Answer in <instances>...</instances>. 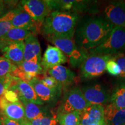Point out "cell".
<instances>
[{"instance_id": "6da1fadb", "label": "cell", "mask_w": 125, "mask_h": 125, "mask_svg": "<svg viewBox=\"0 0 125 125\" xmlns=\"http://www.w3.org/2000/svg\"><path fill=\"white\" fill-rule=\"evenodd\" d=\"M75 43L79 48L90 50L104 43L115 27L104 18L95 16L78 23Z\"/></svg>"}, {"instance_id": "7a4b0ae2", "label": "cell", "mask_w": 125, "mask_h": 125, "mask_svg": "<svg viewBox=\"0 0 125 125\" xmlns=\"http://www.w3.org/2000/svg\"><path fill=\"white\" fill-rule=\"evenodd\" d=\"M79 16V14L75 12L52 11L45 19L40 31L46 38L73 39Z\"/></svg>"}, {"instance_id": "3957f363", "label": "cell", "mask_w": 125, "mask_h": 125, "mask_svg": "<svg viewBox=\"0 0 125 125\" xmlns=\"http://www.w3.org/2000/svg\"><path fill=\"white\" fill-rule=\"evenodd\" d=\"M46 38L65 54L70 64L75 68L80 67L89 55L87 50L78 46L73 39L55 37Z\"/></svg>"}, {"instance_id": "277c9868", "label": "cell", "mask_w": 125, "mask_h": 125, "mask_svg": "<svg viewBox=\"0 0 125 125\" xmlns=\"http://www.w3.org/2000/svg\"><path fill=\"white\" fill-rule=\"evenodd\" d=\"M125 51V29L115 27L107 40L94 49H90L89 54L115 55Z\"/></svg>"}, {"instance_id": "5b68a950", "label": "cell", "mask_w": 125, "mask_h": 125, "mask_svg": "<svg viewBox=\"0 0 125 125\" xmlns=\"http://www.w3.org/2000/svg\"><path fill=\"white\" fill-rule=\"evenodd\" d=\"M51 11L96 13L97 1L89 0H48Z\"/></svg>"}, {"instance_id": "8992f818", "label": "cell", "mask_w": 125, "mask_h": 125, "mask_svg": "<svg viewBox=\"0 0 125 125\" xmlns=\"http://www.w3.org/2000/svg\"><path fill=\"white\" fill-rule=\"evenodd\" d=\"M114 55L89 54L80 66L81 76L83 80L98 77L106 71L108 61L112 59Z\"/></svg>"}, {"instance_id": "52a82bcc", "label": "cell", "mask_w": 125, "mask_h": 125, "mask_svg": "<svg viewBox=\"0 0 125 125\" xmlns=\"http://www.w3.org/2000/svg\"><path fill=\"white\" fill-rule=\"evenodd\" d=\"M90 105L81 89L76 87L65 93L59 114L81 112Z\"/></svg>"}, {"instance_id": "ba28073f", "label": "cell", "mask_w": 125, "mask_h": 125, "mask_svg": "<svg viewBox=\"0 0 125 125\" xmlns=\"http://www.w3.org/2000/svg\"><path fill=\"white\" fill-rule=\"evenodd\" d=\"M19 7L30 16L40 28L52 12L46 0H24L20 1Z\"/></svg>"}, {"instance_id": "9c48e42d", "label": "cell", "mask_w": 125, "mask_h": 125, "mask_svg": "<svg viewBox=\"0 0 125 125\" xmlns=\"http://www.w3.org/2000/svg\"><path fill=\"white\" fill-rule=\"evenodd\" d=\"M81 90L90 105L103 106L110 103L111 94L105 87L100 84L86 86Z\"/></svg>"}, {"instance_id": "30bf717a", "label": "cell", "mask_w": 125, "mask_h": 125, "mask_svg": "<svg viewBox=\"0 0 125 125\" xmlns=\"http://www.w3.org/2000/svg\"><path fill=\"white\" fill-rule=\"evenodd\" d=\"M105 19L111 23L114 27L125 29V2L112 1L108 4L104 9Z\"/></svg>"}, {"instance_id": "8fae6325", "label": "cell", "mask_w": 125, "mask_h": 125, "mask_svg": "<svg viewBox=\"0 0 125 125\" xmlns=\"http://www.w3.org/2000/svg\"><path fill=\"white\" fill-rule=\"evenodd\" d=\"M68 60L65 54L54 46L48 45L41 59V65L44 73L59 65H62Z\"/></svg>"}, {"instance_id": "7c38bea8", "label": "cell", "mask_w": 125, "mask_h": 125, "mask_svg": "<svg viewBox=\"0 0 125 125\" xmlns=\"http://www.w3.org/2000/svg\"><path fill=\"white\" fill-rule=\"evenodd\" d=\"M0 111L3 116L9 119L20 122L25 119L24 109L20 101L10 102L4 96L0 97Z\"/></svg>"}, {"instance_id": "4fadbf2b", "label": "cell", "mask_w": 125, "mask_h": 125, "mask_svg": "<svg viewBox=\"0 0 125 125\" xmlns=\"http://www.w3.org/2000/svg\"><path fill=\"white\" fill-rule=\"evenodd\" d=\"M104 121H105L104 106L90 105L79 112V125H92Z\"/></svg>"}, {"instance_id": "5bb4252c", "label": "cell", "mask_w": 125, "mask_h": 125, "mask_svg": "<svg viewBox=\"0 0 125 125\" xmlns=\"http://www.w3.org/2000/svg\"><path fill=\"white\" fill-rule=\"evenodd\" d=\"M24 41L7 42L2 49V56L18 66L24 61Z\"/></svg>"}, {"instance_id": "9a60e30c", "label": "cell", "mask_w": 125, "mask_h": 125, "mask_svg": "<svg viewBox=\"0 0 125 125\" xmlns=\"http://www.w3.org/2000/svg\"><path fill=\"white\" fill-rule=\"evenodd\" d=\"M24 61H34L41 63V48L40 43L34 34L24 41Z\"/></svg>"}, {"instance_id": "2e32d148", "label": "cell", "mask_w": 125, "mask_h": 125, "mask_svg": "<svg viewBox=\"0 0 125 125\" xmlns=\"http://www.w3.org/2000/svg\"><path fill=\"white\" fill-rule=\"evenodd\" d=\"M10 24L14 28L29 30L34 34L41 30V28L30 16L20 7H18V12L10 21Z\"/></svg>"}, {"instance_id": "e0dca14e", "label": "cell", "mask_w": 125, "mask_h": 125, "mask_svg": "<svg viewBox=\"0 0 125 125\" xmlns=\"http://www.w3.org/2000/svg\"><path fill=\"white\" fill-rule=\"evenodd\" d=\"M49 76L53 78L62 87L68 86L75 82L76 75L66 67L59 65L48 71Z\"/></svg>"}, {"instance_id": "ac0fdd59", "label": "cell", "mask_w": 125, "mask_h": 125, "mask_svg": "<svg viewBox=\"0 0 125 125\" xmlns=\"http://www.w3.org/2000/svg\"><path fill=\"white\" fill-rule=\"evenodd\" d=\"M11 89V90L16 92L19 98H23L38 105L43 104V103L37 96L33 87L29 82H24L19 79L16 84L12 87Z\"/></svg>"}, {"instance_id": "d6986e66", "label": "cell", "mask_w": 125, "mask_h": 125, "mask_svg": "<svg viewBox=\"0 0 125 125\" xmlns=\"http://www.w3.org/2000/svg\"><path fill=\"white\" fill-rule=\"evenodd\" d=\"M29 83L33 87L38 98L43 103L53 101L60 93V92L51 89L45 86L41 82L40 79L37 78H33Z\"/></svg>"}, {"instance_id": "ffe728a7", "label": "cell", "mask_w": 125, "mask_h": 125, "mask_svg": "<svg viewBox=\"0 0 125 125\" xmlns=\"http://www.w3.org/2000/svg\"><path fill=\"white\" fill-rule=\"evenodd\" d=\"M104 120L107 125H125V108H117L109 103L104 107Z\"/></svg>"}, {"instance_id": "44dd1931", "label": "cell", "mask_w": 125, "mask_h": 125, "mask_svg": "<svg viewBox=\"0 0 125 125\" xmlns=\"http://www.w3.org/2000/svg\"><path fill=\"white\" fill-rule=\"evenodd\" d=\"M24 109L25 119L30 122L41 117L46 116V114L38 105L28 101L23 98H19Z\"/></svg>"}, {"instance_id": "7402d4cb", "label": "cell", "mask_w": 125, "mask_h": 125, "mask_svg": "<svg viewBox=\"0 0 125 125\" xmlns=\"http://www.w3.org/2000/svg\"><path fill=\"white\" fill-rule=\"evenodd\" d=\"M34 34L31 31L20 28H12L1 40L7 42L24 41L29 36Z\"/></svg>"}, {"instance_id": "603a6c76", "label": "cell", "mask_w": 125, "mask_h": 125, "mask_svg": "<svg viewBox=\"0 0 125 125\" xmlns=\"http://www.w3.org/2000/svg\"><path fill=\"white\" fill-rule=\"evenodd\" d=\"M17 67L20 71L27 74L30 75L34 78H37V75L44 73L42 67L41 65V63L34 61H23Z\"/></svg>"}, {"instance_id": "cb8c5ba5", "label": "cell", "mask_w": 125, "mask_h": 125, "mask_svg": "<svg viewBox=\"0 0 125 125\" xmlns=\"http://www.w3.org/2000/svg\"><path fill=\"white\" fill-rule=\"evenodd\" d=\"M109 103L117 108H125V84L119 86L114 90Z\"/></svg>"}, {"instance_id": "d4e9b609", "label": "cell", "mask_w": 125, "mask_h": 125, "mask_svg": "<svg viewBox=\"0 0 125 125\" xmlns=\"http://www.w3.org/2000/svg\"><path fill=\"white\" fill-rule=\"evenodd\" d=\"M15 67V65L5 57H0V81L4 83L5 86Z\"/></svg>"}, {"instance_id": "484cf974", "label": "cell", "mask_w": 125, "mask_h": 125, "mask_svg": "<svg viewBox=\"0 0 125 125\" xmlns=\"http://www.w3.org/2000/svg\"><path fill=\"white\" fill-rule=\"evenodd\" d=\"M57 118L60 125H79V112L59 114Z\"/></svg>"}, {"instance_id": "4316f807", "label": "cell", "mask_w": 125, "mask_h": 125, "mask_svg": "<svg viewBox=\"0 0 125 125\" xmlns=\"http://www.w3.org/2000/svg\"><path fill=\"white\" fill-rule=\"evenodd\" d=\"M29 122L31 125H57L59 123L57 116H48L41 117Z\"/></svg>"}, {"instance_id": "83f0119b", "label": "cell", "mask_w": 125, "mask_h": 125, "mask_svg": "<svg viewBox=\"0 0 125 125\" xmlns=\"http://www.w3.org/2000/svg\"><path fill=\"white\" fill-rule=\"evenodd\" d=\"M41 82L48 88L61 92L62 86L56 81L51 76L45 75L40 79Z\"/></svg>"}, {"instance_id": "f1b7e54d", "label": "cell", "mask_w": 125, "mask_h": 125, "mask_svg": "<svg viewBox=\"0 0 125 125\" xmlns=\"http://www.w3.org/2000/svg\"><path fill=\"white\" fill-rule=\"evenodd\" d=\"M106 71L109 74L114 76H119L121 74V70L118 63L113 59L108 61L106 64Z\"/></svg>"}, {"instance_id": "f546056e", "label": "cell", "mask_w": 125, "mask_h": 125, "mask_svg": "<svg viewBox=\"0 0 125 125\" xmlns=\"http://www.w3.org/2000/svg\"><path fill=\"white\" fill-rule=\"evenodd\" d=\"M112 59L116 61L121 68V73L118 77L122 80L125 81V55L122 53L115 54L113 56Z\"/></svg>"}, {"instance_id": "4dcf8cb0", "label": "cell", "mask_w": 125, "mask_h": 125, "mask_svg": "<svg viewBox=\"0 0 125 125\" xmlns=\"http://www.w3.org/2000/svg\"><path fill=\"white\" fill-rule=\"evenodd\" d=\"M3 96H4V97L8 101H10V102L13 103L20 101L18 94H17L16 92L14 91V90H7L6 92H5L4 94L3 95Z\"/></svg>"}, {"instance_id": "1f68e13d", "label": "cell", "mask_w": 125, "mask_h": 125, "mask_svg": "<svg viewBox=\"0 0 125 125\" xmlns=\"http://www.w3.org/2000/svg\"><path fill=\"white\" fill-rule=\"evenodd\" d=\"M13 28L10 22L0 21V40H1L8 31Z\"/></svg>"}, {"instance_id": "d6a6232c", "label": "cell", "mask_w": 125, "mask_h": 125, "mask_svg": "<svg viewBox=\"0 0 125 125\" xmlns=\"http://www.w3.org/2000/svg\"><path fill=\"white\" fill-rule=\"evenodd\" d=\"M0 121L1 122V125H20L19 122L9 119L3 115L1 117Z\"/></svg>"}, {"instance_id": "836d02e7", "label": "cell", "mask_w": 125, "mask_h": 125, "mask_svg": "<svg viewBox=\"0 0 125 125\" xmlns=\"http://www.w3.org/2000/svg\"><path fill=\"white\" fill-rule=\"evenodd\" d=\"M6 4H7L6 1H0V16H1L4 13V11L5 10L6 7H7Z\"/></svg>"}, {"instance_id": "e575fe53", "label": "cell", "mask_w": 125, "mask_h": 125, "mask_svg": "<svg viewBox=\"0 0 125 125\" xmlns=\"http://www.w3.org/2000/svg\"><path fill=\"white\" fill-rule=\"evenodd\" d=\"M7 90V87H6L5 84L3 83L2 81H0V97L3 96L5 92Z\"/></svg>"}, {"instance_id": "d590c367", "label": "cell", "mask_w": 125, "mask_h": 125, "mask_svg": "<svg viewBox=\"0 0 125 125\" xmlns=\"http://www.w3.org/2000/svg\"><path fill=\"white\" fill-rule=\"evenodd\" d=\"M7 42L4 41L2 40H0V52H2V49H4L5 46L7 45Z\"/></svg>"}, {"instance_id": "8d00e7d4", "label": "cell", "mask_w": 125, "mask_h": 125, "mask_svg": "<svg viewBox=\"0 0 125 125\" xmlns=\"http://www.w3.org/2000/svg\"><path fill=\"white\" fill-rule=\"evenodd\" d=\"M19 123H20V125H31L29 122L26 119H24L22 121L20 122Z\"/></svg>"}, {"instance_id": "74e56055", "label": "cell", "mask_w": 125, "mask_h": 125, "mask_svg": "<svg viewBox=\"0 0 125 125\" xmlns=\"http://www.w3.org/2000/svg\"><path fill=\"white\" fill-rule=\"evenodd\" d=\"M92 125H107V124H106L105 121H104L100 122L94 123V124H93Z\"/></svg>"}, {"instance_id": "f35d334b", "label": "cell", "mask_w": 125, "mask_h": 125, "mask_svg": "<svg viewBox=\"0 0 125 125\" xmlns=\"http://www.w3.org/2000/svg\"><path fill=\"white\" fill-rule=\"evenodd\" d=\"M0 125H1V121H0Z\"/></svg>"}, {"instance_id": "ab89813d", "label": "cell", "mask_w": 125, "mask_h": 125, "mask_svg": "<svg viewBox=\"0 0 125 125\" xmlns=\"http://www.w3.org/2000/svg\"><path fill=\"white\" fill-rule=\"evenodd\" d=\"M0 114H1V111H0Z\"/></svg>"}, {"instance_id": "60d3db41", "label": "cell", "mask_w": 125, "mask_h": 125, "mask_svg": "<svg viewBox=\"0 0 125 125\" xmlns=\"http://www.w3.org/2000/svg\"></svg>"}]
</instances>
